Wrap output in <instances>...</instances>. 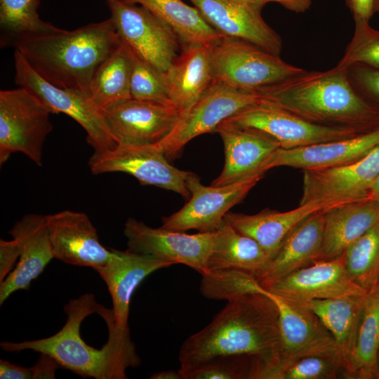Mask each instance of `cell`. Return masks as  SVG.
<instances>
[{"label": "cell", "mask_w": 379, "mask_h": 379, "mask_svg": "<svg viewBox=\"0 0 379 379\" xmlns=\"http://www.w3.org/2000/svg\"><path fill=\"white\" fill-rule=\"evenodd\" d=\"M67 320L52 336L20 343L3 341V350H30L46 354L62 368L84 377L126 379V370L140 364L128 326L116 324L112 309L84 293L65 305Z\"/></svg>", "instance_id": "cell-1"}, {"label": "cell", "mask_w": 379, "mask_h": 379, "mask_svg": "<svg viewBox=\"0 0 379 379\" xmlns=\"http://www.w3.org/2000/svg\"><path fill=\"white\" fill-rule=\"evenodd\" d=\"M260 290L227 300L207 326L185 340L178 354L181 374L227 355L253 359L252 379H262L277 365L281 345L279 311L262 286Z\"/></svg>", "instance_id": "cell-2"}, {"label": "cell", "mask_w": 379, "mask_h": 379, "mask_svg": "<svg viewBox=\"0 0 379 379\" xmlns=\"http://www.w3.org/2000/svg\"><path fill=\"white\" fill-rule=\"evenodd\" d=\"M121 43L109 18L72 31L22 36L12 46L50 84L88 96L96 69Z\"/></svg>", "instance_id": "cell-3"}, {"label": "cell", "mask_w": 379, "mask_h": 379, "mask_svg": "<svg viewBox=\"0 0 379 379\" xmlns=\"http://www.w3.org/2000/svg\"><path fill=\"white\" fill-rule=\"evenodd\" d=\"M259 90L270 103L317 124L361 132L373 124L379 126V108L357 92L347 69L305 70Z\"/></svg>", "instance_id": "cell-4"}, {"label": "cell", "mask_w": 379, "mask_h": 379, "mask_svg": "<svg viewBox=\"0 0 379 379\" xmlns=\"http://www.w3.org/2000/svg\"><path fill=\"white\" fill-rule=\"evenodd\" d=\"M213 80L233 88L257 90L305 69L242 40L222 36L210 46Z\"/></svg>", "instance_id": "cell-5"}, {"label": "cell", "mask_w": 379, "mask_h": 379, "mask_svg": "<svg viewBox=\"0 0 379 379\" xmlns=\"http://www.w3.org/2000/svg\"><path fill=\"white\" fill-rule=\"evenodd\" d=\"M47 107L28 89L0 91V162L21 152L42 165L43 147L53 129Z\"/></svg>", "instance_id": "cell-6"}, {"label": "cell", "mask_w": 379, "mask_h": 379, "mask_svg": "<svg viewBox=\"0 0 379 379\" xmlns=\"http://www.w3.org/2000/svg\"><path fill=\"white\" fill-rule=\"evenodd\" d=\"M266 101L258 89H239L213 80L204 94L159 144L166 157L172 159L193 138L215 132L224 121Z\"/></svg>", "instance_id": "cell-7"}, {"label": "cell", "mask_w": 379, "mask_h": 379, "mask_svg": "<svg viewBox=\"0 0 379 379\" xmlns=\"http://www.w3.org/2000/svg\"><path fill=\"white\" fill-rule=\"evenodd\" d=\"M15 82L34 94L51 113H63L79 123L87 133V142L93 152L114 148L112 137L102 111L81 92L57 87L39 75L21 53L14 52Z\"/></svg>", "instance_id": "cell-8"}, {"label": "cell", "mask_w": 379, "mask_h": 379, "mask_svg": "<svg viewBox=\"0 0 379 379\" xmlns=\"http://www.w3.org/2000/svg\"><path fill=\"white\" fill-rule=\"evenodd\" d=\"M88 166L93 174L121 172L135 178L141 185H153L190 197L187 179L191 172L172 166L159 143L117 144L114 148L93 152Z\"/></svg>", "instance_id": "cell-9"}, {"label": "cell", "mask_w": 379, "mask_h": 379, "mask_svg": "<svg viewBox=\"0 0 379 379\" xmlns=\"http://www.w3.org/2000/svg\"><path fill=\"white\" fill-rule=\"evenodd\" d=\"M302 171V194L300 204L317 202L327 209L373 199L372 186L379 175V145L355 161Z\"/></svg>", "instance_id": "cell-10"}, {"label": "cell", "mask_w": 379, "mask_h": 379, "mask_svg": "<svg viewBox=\"0 0 379 379\" xmlns=\"http://www.w3.org/2000/svg\"><path fill=\"white\" fill-rule=\"evenodd\" d=\"M107 5L121 41L140 58L166 72L182 47L172 29L139 4L107 0Z\"/></svg>", "instance_id": "cell-11"}, {"label": "cell", "mask_w": 379, "mask_h": 379, "mask_svg": "<svg viewBox=\"0 0 379 379\" xmlns=\"http://www.w3.org/2000/svg\"><path fill=\"white\" fill-rule=\"evenodd\" d=\"M258 174L222 186L204 185L194 173L187 179L190 193L188 202L179 211L162 218L161 227L178 232L196 230L214 232L222 225L230 208L241 202L264 177Z\"/></svg>", "instance_id": "cell-12"}, {"label": "cell", "mask_w": 379, "mask_h": 379, "mask_svg": "<svg viewBox=\"0 0 379 379\" xmlns=\"http://www.w3.org/2000/svg\"><path fill=\"white\" fill-rule=\"evenodd\" d=\"M124 234L127 250L171 265L183 264L201 274L206 272L207 260L216 237V232L189 234L162 227L154 228L133 218L126 221Z\"/></svg>", "instance_id": "cell-13"}, {"label": "cell", "mask_w": 379, "mask_h": 379, "mask_svg": "<svg viewBox=\"0 0 379 379\" xmlns=\"http://www.w3.org/2000/svg\"><path fill=\"white\" fill-rule=\"evenodd\" d=\"M258 130L288 149L355 136L361 132L347 127L328 126L305 120L266 101L225 120Z\"/></svg>", "instance_id": "cell-14"}, {"label": "cell", "mask_w": 379, "mask_h": 379, "mask_svg": "<svg viewBox=\"0 0 379 379\" xmlns=\"http://www.w3.org/2000/svg\"><path fill=\"white\" fill-rule=\"evenodd\" d=\"M117 144L159 143L176 126L183 114L171 102L128 98L101 109Z\"/></svg>", "instance_id": "cell-15"}, {"label": "cell", "mask_w": 379, "mask_h": 379, "mask_svg": "<svg viewBox=\"0 0 379 379\" xmlns=\"http://www.w3.org/2000/svg\"><path fill=\"white\" fill-rule=\"evenodd\" d=\"M260 285L290 303L302 307L312 300L345 298L368 293L352 280L343 255L319 260L286 277Z\"/></svg>", "instance_id": "cell-16"}, {"label": "cell", "mask_w": 379, "mask_h": 379, "mask_svg": "<svg viewBox=\"0 0 379 379\" xmlns=\"http://www.w3.org/2000/svg\"><path fill=\"white\" fill-rule=\"evenodd\" d=\"M222 36L250 43L280 56L282 40L263 19L265 0H188Z\"/></svg>", "instance_id": "cell-17"}, {"label": "cell", "mask_w": 379, "mask_h": 379, "mask_svg": "<svg viewBox=\"0 0 379 379\" xmlns=\"http://www.w3.org/2000/svg\"><path fill=\"white\" fill-rule=\"evenodd\" d=\"M263 289L277 305L279 315V358L272 368L308 356L331 357L343 361L334 338L315 314Z\"/></svg>", "instance_id": "cell-18"}, {"label": "cell", "mask_w": 379, "mask_h": 379, "mask_svg": "<svg viewBox=\"0 0 379 379\" xmlns=\"http://www.w3.org/2000/svg\"><path fill=\"white\" fill-rule=\"evenodd\" d=\"M46 218L54 258L96 270L112 258V248L100 243L96 228L86 213L65 210Z\"/></svg>", "instance_id": "cell-19"}, {"label": "cell", "mask_w": 379, "mask_h": 379, "mask_svg": "<svg viewBox=\"0 0 379 379\" xmlns=\"http://www.w3.org/2000/svg\"><path fill=\"white\" fill-rule=\"evenodd\" d=\"M223 142L225 165L212 186L230 185L258 174H265L274 153L281 148L270 135L256 129L227 121L215 130Z\"/></svg>", "instance_id": "cell-20"}, {"label": "cell", "mask_w": 379, "mask_h": 379, "mask_svg": "<svg viewBox=\"0 0 379 379\" xmlns=\"http://www.w3.org/2000/svg\"><path fill=\"white\" fill-rule=\"evenodd\" d=\"M9 234L18 244L20 257L14 270L0 282V305L16 291L28 290L54 258L46 215L27 214L14 224Z\"/></svg>", "instance_id": "cell-21"}, {"label": "cell", "mask_w": 379, "mask_h": 379, "mask_svg": "<svg viewBox=\"0 0 379 379\" xmlns=\"http://www.w3.org/2000/svg\"><path fill=\"white\" fill-rule=\"evenodd\" d=\"M379 145V126L355 136L294 148H279L268 161L267 171L278 166L317 169L355 161Z\"/></svg>", "instance_id": "cell-22"}, {"label": "cell", "mask_w": 379, "mask_h": 379, "mask_svg": "<svg viewBox=\"0 0 379 379\" xmlns=\"http://www.w3.org/2000/svg\"><path fill=\"white\" fill-rule=\"evenodd\" d=\"M110 260L95 271L105 282L117 324L128 327L129 305L135 288L149 274L172 265L152 256L112 249Z\"/></svg>", "instance_id": "cell-23"}, {"label": "cell", "mask_w": 379, "mask_h": 379, "mask_svg": "<svg viewBox=\"0 0 379 379\" xmlns=\"http://www.w3.org/2000/svg\"><path fill=\"white\" fill-rule=\"evenodd\" d=\"M324 230L323 210L309 215L286 237L264 272L260 284L286 277L320 258Z\"/></svg>", "instance_id": "cell-24"}, {"label": "cell", "mask_w": 379, "mask_h": 379, "mask_svg": "<svg viewBox=\"0 0 379 379\" xmlns=\"http://www.w3.org/2000/svg\"><path fill=\"white\" fill-rule=\"evenodd\" d=\"M319 260L334 259L379 221V201L368 199L323 210Z\"/></svg>", "instance_id": "cell-25"}, {"label": "cell", "mask_w": 379, "mask_h": 379, "mask_svg": "<svg viewBox=\"0 0 379 379\" xmlns=\"http://www.w3.org/2000/svg\"><path fill=\"white\" fill-rule=\"evenodd\" d=\"M166 74L169 100L184 115L213 80L210 46L182 47Z\"/></svg>", "instance_id": "cell-26"}, {"label": "cell", "mask_w": 379, "mask_h": 379, "mask_svg": "<svg viewBox=\"0 0 379 379\" xmlns=\"http://www.w3.org/2000/svg\"><path fill=\"white\" fill-rule=\"evenodd\" d=\"M324 209V206L320 203L309 202L284 212L269 208L252 215L229 211L224 220L239 232L256 241L271 259L298 224Z\"/></svg>", "instance_id": "cell-27"}, {"label": "cell", "mask_w": 379, "mask_h": 379, "mask_svg": "<svg viewBox=\"0 0 379 379\" xmlns=\"http://www.w3.org/2000/svg\"><path fill=\"white\" fill-rule=\"evenodd\" d=\"M270 260L269 255L256 241L239 232L224 220L216 231L206 272L238 269L253 273L258 278Z\"/></svg>", "instance_id": "cell-28"}, {"label": "cell", "mask_w": 379, "mask_h": 379, "mask_svg": "<svg viewBox=\"0 0 379 379\" xmlns=\"http://www.w3.org/2000/svg\"><path fill=\"white\" fill-rule=\"evenodd\" d=\"M136 4L148 9L168 25L178 36L181 46H211L222 35L204 18L195 7L182 0H120Z\"/></svg>", "instance_id": "cell-29"}, {"label": "cell", "mask_w": 379, "mask_h": 379, "mask_svg": "<svg viewBox=\"0 0 379 379\" xmlns=\"http://www.w3.org/2000/svg\"><path fill=\"white\" fill-rule=\"evenodd\" d=\"M378 358L379 284L364 298L354 347L343 373L348 378H378Z\"/></svg>", "instance_id": "cell-30"}, {"label": "cell", "mask_w": 379, "mask_h": 379, "mask_svg": "<svg viewBox=\"0 0 379 379\" xmlns=\"http://www.w3.org/2000/svg\"><path fill=\"white\" fill-rule=\"evenodd\" d=\"M366 295L312 300L303 306L315 314L332 335L341 353L343 367L354 347Z\"/></svg>", "instance_id": "cell-31"}, {"label": "cell", "mask_w": 379, "mask_h": 379, "mask_svg": "<svg viewBox=\"0 0 379 379\" xmlns=\"http://www.w3.org/2000/svg\"><path fill=\"white\" fill-rule=\"evenodd\" d=\"M131 58L128 47L122 41L96 69L88 96L100 109L131 98L130 81Z\"/></svg>", "instance_id": "cell-32"}, {"label": "cell", "mask_w": 379, "mask_h": 379, "mask_svg": "<svg viewBox=\"0 0 379 379\" xmlns=\"http://www.w3.org/2000/svg\"><path fill=\"white\" fill-rule=\"evenodd\" d=\"M41 0H0L1 47L12 46L25 36L53 33L60 31L42 20L38 14Z\"/></svg>", "instance_id": "cell-33"}, {"label": "cell", "mask_w": 379, "mask_h": 379, "mask_svg": "<svg viewBox=\"0 0 379 379\" xmlns=\"http://www.w3.org/2000/svg\"><path fill=\"white\" fill-rule=\"evenodd\" d=\"M350 276L369 291L379 284V221L343 254Z\"/></svg>", "instance_id": "cell-34"}, {"label": "cell", "mask_w": 379, "mask_h": 379, "mask_svg": "<svg viewBox=\"0 0 379 379\" xmlns=\"http://www.w3.org/2000/svg\"><path fill=\"white\" fill-rule=\"evenodd\" d=\"M129 50L131 58L130 81L131 98L157 102H171L166 72L160 71L130 48Z\"/></svg>", "instance_id": "cell-35"}, {"label": "cell", "mask_w": 379, "mask_h": 379, "mask_svg": "<svg viewBox=\"0 0 379 379\" xmlns=\"http://www.w3.org/2000/svg\"><path fill=\"white\" fill-rule=\"evenodd\" d=\"M343 369L339 358L308 356L271 369L263 379H334Z\"/></svg>", "instance_id": "cell-36"}, {"label": "cell", "mask_w": 379, "mask_h": 379, "mask_svg": "<svg viewBox=\"0 0 379 379\" xmlns=\"http://www.w3.org/2000/svg\"><path fill=\"white\" fill-rule=\"evenodd\" d=\"M353 36L336 66L343 69L363 65L379 69V30L369 22H354Z\"/></svg>", "instance_id": "cell-37"}, {"label": "cell", "mask_w": 379, "mask_h": 379, "mask_svg": "<svg viewBox=\"0 0 379 379\" xmlns=\"http://www.w3.org/2000/svg\"><path fill=\"white\" fill-rule=\"evenodd\" d=\"M255 366L254 359L247 356H220L202 363L182 375L183 379H251Z\"/></svg>", "instance_id": "cell-38"}, {"label": "cell", "mask_w": 379, "mask_h": 379, "mask_svg": "<svg viewBox=\"0 0 379 379\" xmlns=\"http://www.w3.org/2000/svg\"><path fill=\"white\" fill-rule=\"evenodd\" d=\"M347 72L357 92L368 102L375 103L379 108V69L354 65L347 67Z\"/></svg>", "instance_id": "cell-39"}, {"label": "cell", "mask_w": 379, "mask_h": 379, "mask_svg": "<svg viewBox=\"0 0 379 379\" xmlns=\"http://www.w3.org/2000/svg\"><path fill=\"white\" fill-rule=\"evenodd\" d=\"M19 257V246L14 239L11 241L0 240V282L11 272Z\"/></svg>", "instance_id": "cell-40"}, {"label": "cell", "mask_w": 379, "mask_h": 379, "mask_svg": "<svg viewBox=\"0 0 379 379\" xmlns=\"http://www.w3.org/2000/svg\"><path fill=\"white\" fill-rule=\"evenodd\" d=\"M354 22H369L375 13V0H345Z\"/></svg>", "instance_id": "cell-41"}, {"label": "cell", "mask_w": 379, "mask_h": 379, "mask_svg": "<svg viewBox=\"0 0 379 379\" xmlns=\"http://www.w3.org/2000/svg\"><path fill=\"white\" fill-rule=\"evenodd\" d=\"M35 368L22 367L7 361L0 360L1 379H34Z\"/></svg>", "instance_id": "cell-42"}, {"label": "cell", "mask_w": 379, "mask_h": 379, "mask_svg": "<svg viewBox=\"0 0 379 379\" xmlns=\"http://www.w3.org/2000/svg\"><path fill=\"white\" fill-rule=\"evenodd\" d=\"M34 366L35 368L34 379H53L55 378V372L60 366L51 356L40 353V356Z\"/></svg>", "instance_id": "cell-43"}, {"label": "cell", "mask_w": 379, "mask_h": 379, "mask_svg": "<svg viewBox=\"0 0 379 379\" xmlns=\"http://www.w3.org/2000/svg\"><path fill=\"white\" fill-rule=\"evenodd\" d=\"M267 3L274 1L280 4L285 8L297 13H305L307 11L311 5L312 0H265Z\"/></svg>", "instance_id": "cell-44"}, {"label": "cell", "mask_w": 379, "mask_h": 379, "mask_svg": "<svg viewBox=\"0 0 379 379\" xmlns=\"http://www.w3.org/2000/svg\"><path fill=\"white\" fill-rule=\"evenodd\" d=\"M149 378L151 379H183L180 371L175 370H167L157 372L152 374Z\"/></svg>", "instance_id": "cell-45"}, {"label": "cell", "mask_w": 379, "mask_h": 379, "mask_svg": "<svg viewBox=\"0 0 379 379\" xmlns=\"http://www.w3.org/2000/svg\"><path fill=\"white\" fill-rule=\"evenodd\" d=\"M372 196L373 199L379 201V175L372 186Z\"/></svg>", "instance_id": "cell-46"}, {"label": "cell", "mask_w": 379, "mask_h": 379, "mask_svg": "<svg viewBox=\"0 0 379 379\" xmlns=\"http://www.w3.org/2000/svg\"><path fill=\"white\" fill-rule=\"evenodd\" d=\"M375 12H379V0H375Z\"/></svg>", "instance_id": "cell-47"}, {"label": "cell", "mask_w": 379, "mask_h": 379, "mask_svg": "<svg viewBox=\"0 0 379 379\" xmlns=\"http://www.w3.org/2000/svg\"><path fill=\"white\" fill-rule=\"evenodd\" d=\"M378 378H379V358H378Z\"/></svg>", "instance_id": "cell-48"}]
</instances>
